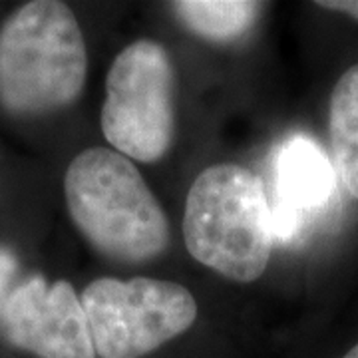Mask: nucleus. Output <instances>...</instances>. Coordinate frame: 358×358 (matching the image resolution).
<instances>
[{"label": "nucleus", "mask_w": 358, "mask_h": 358, "mask_svg": "<svg viewBox=\"0 0 358 358\" xmlns=\"http://www.w3.org/2000/svg\"><path fill=\"white\" fill-rule=\"evenodd\" d=\"M80 301L100 358H143L197 319L193 294L164 279L103 277L90 282Z\"/></svg>", "instance_id": "39448f33"}, {"label": "nucleus", "mask_w": 358, "mask_h": 358, "mask_svg": "<svg viewBox=\"0 0 358 358\" xmlns=\"http://www.w3.org/2000/svg\"><path fill=\"white\" fill-rule=\"evenodd\" d=\"M178 20L193 34L227 44L255 26L263 2L251 0H178L171 4Z\"/></svg>", "instance_id": "1a4fd4ad"}, {"label": "nucleus", "mask_w": 358, "mask_h": 358, "mask_svg": "<svg viewBox=\"0 0 358 358\" xmlns=\"http://www.w3.org/2000/svg\"><path fill=\"white\" fill-rule=\"evenodd\" d=\"M102 131L126 157L154 164L176 134V68L155 40L140 38L115 56L106 76Z\"/></svg>", "instance_id": "20e7f679"}, {"label": "nucleus", "mask_w": 358, "mask_h": 358, "mask_svg": "<svg viewBox=\"0 0 358 358\" xmlns=\"http://www.w3.org/2000/svg\"><path fill=\"white\" fill-rule=\"evenodd\" d=\"M70 217L88 243L120 263H145L169 245V221L131 159L110 148L78 154L64 176Z\"/></svg>", "instance_id": "f257e3e1"}, {"label": "nucleus", "mask_w": 358, "mask_h": 358, "mask_svg": "<svg viewBox=\"0 0 358 358\" xmlns=\"http://www.w3.org/2000/svg\"><path fill=\"white\" fill-rule=\"evenodd\" d=\"M183 239L189 255L237 282L257 281L273 249L267 187L251 169H203L185 199Z\"/></svg>", "instance_id": "7ed1b4c3"}, {"label": "nucleus", "mask_w": 358, "mask_h": 358, "mask_svg": "<svg viewBox=\"0 0 358 358\" xmlns=\"http://www.w3.org/2000/svg\"><path fill=\"white\" fill-rule=\"evenodd\" d=\"M334 167L317 141L293 134L271 157L267 197L273 243H289L336 195Z\"/></svg>", "instance_id": "0eeeda50"}, {"label": "nucleus", "mask_w": 358, "mask_h": 358, "mask_svg": "<svg viewBox=\"0 0 358 358\" xmlns=\"http://www.w3.org/2000/svg\"><path fill=\"white\" fill-rule=\"evenodd\" d=\"M8 343L38 358H98L82 301L68 281L30 277L14 287L2 313Z\"/></svg>", "instance_id": "423d86ee"}, {"label": "nucleus", "mask_w": 358, "mask_h": 358, "mask_svg": "<svg viewBox=\"0 0 358 358\" xmlns=\"http://www.w3.org/2000/svg\"><path fill=\"white\" fill-rule=\"evenodd\" d=\"M329 136L334 173L358 201V64L338 78L331 94Z\"/></svg>", "instance_id": "6e6552de"}, {"label": "nucleus", "mask_w": 358, "mask_h": 358, "mask_svg": "<svg viewBox=\"0 0 358 358\" xmlns=\"http://www.w3.org/2000/svg\"><path fill=\"white\" fill-rule=\"evenodd\" d=\"M18 273V259L13 251L4 245H0V319L4 313V305L10 296V285Z\"/></svg>", "instance_id": "9d476101"}, {"label": "nucleus", "mask_w": 358, "mask_h": 358, "mask_svg": "<svg viewBox=\"0 0 358 358\" xmlns=\"http://www.w3.org/2000/svg\"><path fill=\"white\" fill-rule=\"evenodd\" d=\"M320 8H329L334 13H343L358 20V0H331V2H317Z\"/></svg>", "instance_id": "9b49d317"}, {"label": "nucleus", "mask_w": 358, "mask_h": 358, "mask_svg": "<svg viewBox=\"0 0 358 358\" xmlns=\"http://www.w3.org/2000/svg\"><path fill=\"white\" fill-rule=\"evenodd\" d=\"M345 358H358V345L352 346V348L345 355Z\"/></svg>", "instance_id": "f8f14e48"}, {"label": "nucleus", "mask_w": 358, "mask_h": 358, "mask_svg": "<svg viewBox=\"0 0 358 358\" xmlns=\"http://www.w3.org/2000/svg\"><path fill=\"white\" fill-rule=\"evenodd\" d=\"M88 52L64 2L34 0L0 28V103L14 115H44L76 102Z\"/></svg>", "instance_id": "f03ea898"}]
</instances>
